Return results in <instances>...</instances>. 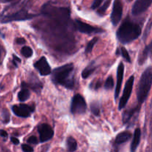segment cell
I'll return each instance as SVG.
<instances>
[{
  "instance_id": "cell-1",
  "label": "cell",
  "mask_w": 152,
  "mask_h": 152,
  "mask_svg": "<svg viewBox=\"0 0 152 152\" xmlns=\"http://www.w3.org/2000/svg\"><path fill=\"white\" fill-rule=\"evenodd\" d=\"M51 80L55 84L73 89L74 87V65L68 63L55 68L52 73Z\"/></svg>"
},
{
  "instance_id": "cell-2",
  "label": "cell",
  "mask_w": 152,
  "mask_h": 152,
  "mask_svg": "<svg viewBox=\"0 0 152 152\" xmlns=\"http://www.w3.org/2000/svg\"><path fill=\"white\" fill-rule=\"evenodd\" d=\"M141 28L138 24L127 19L117 30V38L123 44H128L137 39L141 35Z\"/></svg>"
},
{
  "instance_id": "cell-3",
  "label": "cell",
  "mask_w": 152,
  "mask_h": 152,
  "mask_svg": "<svg viewBox=\"0 0 152 152\" xmlns=\"http://www.w3.org/2000/svg\"><path fill=\"white\" fill-rule=\"evenodd\" d=\"M152 86V68L148 67L141 75L137 89V100L143 103L146 99Z\"/></svg>"
},
{
  "instance_id": "cell-4",
  "label": "cell",
  "mask_w": 152,
  "mask_h": 152,
  "mask_svg": "<svg viewBox=\"0 0 152 152\" xmlns=\"http://www.w3.org/2000/svg\"><path fill=\"white\" fill-rule=\"evenodd\" d=\"M87 109L86 100L80 94H75L73 97L71 105V112L73 114H85Z\"/></svg>"
},
{
  "instance_id": "cell-5",
  "label": "cell",
  "mask_w": 152,
  "mask_h": 152,
  "mask_svg": "<svg viewBox=\"0 0 152 152\" xmlns=\"http://www.w3.org/2000/svg\"><path fill=\"white\" fill-rule=\"evenodd\" d=\"M134 82V77L132 75L127 80V82L126 83V85H125L123 96L120 98V103H119V110H122L127 105L128 101H129V98H130L132 90H133Z\"/></svg>"
},
{
  "instance_id": "cell-6",
  "label": "cell",
  "mask_w": 152,
  "mask_h": 152,
  "mask_svg": "<svg viewBox=\"0 0 152 152\" xmlns=\"http://www.w3.org/2000/svg\"><path fill=\"white\" fill-rule=\"evenodd\" d=\"M35 16H37V15L28 13L25 10H22L16 12V13H13V14L9 15V16L4 17L2 19V20H1V22L2 23H7V22H13V21L27 20V19H33Z\"/></svg>"
},
{
  "instance_id": "cell-7",
  "label": "cell",
  "mask_w": 152,
  "mask_h": 152,
  "mask_svg": "<svg viewBox=\"0 0 152 152\" xmlns=\"http://www.w3.org/2000/svg\"><path fill=\"white\" fill-rule=\"evenodd\" d=\"M74 26H75L76 29L80 32L83 33V34H99V33L104 32V31L101 28H96L92 25H89V24L83 22L80 20H75L74 22Z\"/></svg>"
},
{
  "instance_id": "cell-8",
  "label": "cell",
  "mask_w": 152,
  "mask_h": 152,
  "mask_svg": "<svg viewBox=\"0 0 152 152\" xmlns=\"http://www.w3.org/2000/svg\"><path fill=\"white\" fill-rule=\"evenodd\" d=\"M123 16V4L121 0H114L113 4V10L111 15V23L114 26H117L121 20Z\"/></svg>"
},
{
  "instance_id": "cell-9",
  "label": "cell",
  "mask_w": 152,
  "mask_h": 152,
  "mask_svg": "<svg viewBox=\"0 0 152 152\" xmlns=\"http://www.w3.org/2000/svg\"><path fill=\"white\" fill-rule=\"evenodd\" d=\"M12 111L17 117L27 118L30 117L31 114L34 112V108L28 105H25V104H20V105H13L12 107Z\"/></svg>"
},
{
  "instance_id": "cell-10",
  "label": "cell",
  "mask_w": 152,
  "mask_h": 152,
  "mask_svg": "<svg viewBox=\"0 0 152 152\" xmlns=\"http://www.w3.org/2000/svg\"><path fill=\"white\" fill-rule=\"evenodd\" d=\"M38 132L39 134V139L41 142H47L53 137V131L51 126L46 123L39 125Z\"/></svg>"
},
{
  "instance_id": "cell-11",
  "label": "cell",
  "mask_w": 152,
  "mask_h": 152,
  "mask_svg": "<svg viewBox=\"0 0 152 152\" xmlns=\"http://www.w3.org/2000/svg\"><path fill=\"white\" fill-rule=\"evenodd\" d=\"M34 66L41 76H47L51 74V68L45 56H42L38 61H37Z\"/></svg>"
},
{
  "instance_id": "cell-12",
  "label": "cell",
  "mask_w": 152,
  "mask_h": 152,
  "mask_svg": "<svg viewBox=\"0 0 152 152\" xmlns=\"http://www.w3.org/2000/svg\"><path fill=\"white\" fill-rule=\"evenodd\" d=\"M152 4V0H136L132 7V14L138 16L144 13Z\"/></svg>"
},
{
  "instance_id": "cell-13",
  "label": "cell",
  "mask_w": 152,
  "mask_h": 152,
  "mask_svg": "<svg viewBox=\"0 0 152 152\" xmlns=\"http://www.w3.org/2000/svg\"><path fill=\"white\" fill-rule=\"evenodd\" d=\"M124 69L125 67L123 62H120L118 68H117V86H116L115 88V99H117L118 98L119 94L120 93V90H121L122 83H123V76H124Z\"/></svg>"
},
{
  "instance_id": "cell-14",
  "label": "cell",
  "mask_w": 152,
  "mask_h": 152,
  "mask_svg": "<svg viewBox=\"0 0 152 152\" xmlns=\"http://www.w3.org/2000/svg\"><path fill=\"white\" fill-rule=\"evenodd\" d=\"M152 54V41L145 48L143 49L142 52L140 53L139 57H138V63L140 65H142L146 60L148 59V58Z\"/></svg>"
},
{
  "instance_id": "cell-15",
  "label": "cell",
  "mask_w": 152,
  "mask_h": 152,
  "mask_svg": "<svg viewBox=\"0 0 152 152\" xmlns=\"http://www.w3.org/2000/svg\"><path fill=\"white\" fill-rule=\"evenodd\" d=\"M141 139V130L140 129H137L135 130L134 134L133 140H132V144H131V152H135L140 142Z\"/></svg>"
},
{
  "instance_id": "cell-16",
  "label": "cell",
  "mask_w": 152,
  "mask_h": 152,
  "mask_svg": "<svg viewBox=\"0 0 152 152\" xmlns=\"http://www.w3.org/2000/svg\"><path fill=\"white\" fill-rule=\"evenodd\" d=\"M132 137V134L129 132H121V133L118 134L117 136L116 137L115 139V143L117 145H121V144L126 142L128 140L131 139Z\"/></svg>"
},
{
  "instance_id": "cell-17",
  "label": "cell",
  "mask_w": 152,
  "mask_h": 152,
  "mask_svg": "<svg viewBox=\"0 0 152 152\" xmlns=\"http://www.w3.org/2000/svg\"><path fill=\"white\" fill-rule=\"evenodd\" d=\"M96 70V66H95V62L94 61L91 62L82 72V77L83 79H87L88 77H90L92 74Z\"/></svg>"
},
{
  "instance_id": "cell-18",
  "label": "cell",
  "mask_w": 152,
  "mask_h": 152,
  "mask_svg": "<svg viewBox=\"0 0 152 152\" xmlns=\"http://www.w3.org/2000/svg\"><path fill=\"white\" fill-rule=\"evenodd\" d=\"M67 148L68 152H74L77 148V142L72 137H68L66 141Z\"/></svg>"
},
{
  "instance_id": "cell-19",
  "label": "cell",
  "mask_w": 152,
  "mask_h": 152,
  "mask_svg": "<svg viewBox=\"0 0 152 152\" xmlns=\"http://www.w3.org/2000/svg\"><path fill=\"white\" fill-rule=\"evenodd\" d=\"M136 111H137V108H131V109H129L128 111H125L123 114V124H126V123H129V120L132 119V117H133V115L135 114Z\"/></svg>"
},
{
  "instance_id": "cell-20",
  "label": "cell",
  "mask_w": 152,
  "mask_h": 152,
  "mask_svg": "<svg viewBox=\"0 0 152 152\" xmlns=\"http://www.w3.org/2000/svg\"><path fill=\"white\" fill-rule=\"evenodd\" d=\"M30 97V91L28 88H22L18 94V99L20 102H25Z\"/></svg>"
},
{
  "instance_id": "cell-21",
  "label": "cell",
  "mask_w": 152,
  "mask_h": 152,
  "mask_svg": "<svg viewBox=\"0 0 152 152\" xmlns=\"http://www.w3.org/2000/svg\"><path fill=\"white\" fill-rule=\"evenodd\" d=\"M117 54L121 55V56H123V59H124L127 62H132V60H131L130 55H129V52L127 51V50H126L124 47H121L120 48H117Z\"/></svg>"
},
{
  "instance_id": "cell-22",
  "label": "cell",
  "mask_w": 152,
  "mask_h": 152,
  "mask_svg": "<svg viewBox=\"0 0 152 152\" xmlns=\"http://www.w3.org/2000/svg\"><path fill=\"white\" fill-rule=\"evenodd\" d=\"M91 112L96 117H99L100 114V104L98 101H94L91 103Z\"/></svg>"
},
{
  "instance_id": "cell-23",
  "label": "cell",
  "mask_w": 152,
  "mask_h": 152,
  "mask_svg": "<svg viewBox=\"0 0 152 152\" xmlns=\"http://www.w3.org/2000/svg\"><path fill=\"white\" fill-rule=\"evenodd\" d=\"M151 28H152V16L150 18L149 20H148V23H147L146 26H145V31H144V33H143V35H142V39H143L144 41H145V40H146V39L148 38V35H149L150 32H151Z\"/></svg>"
},
{
  "instance_id": "cell-24",
  "label": "cell",
  "mask_w": 152,
  "mask_h": 152,
  "mask_svg": "<svg viewBox=\"0 0 152 152\" xmlns=\"http://www.w3.org/2000/svg\"><path fill=\"white\" fill-rule=\"evenodd\" d=\"M98 40H99V38H98V37H94V38L92 39L88 43L87 45H86V53H89L92 51L95 45L96 44V42H98Z\"/></svg>"
},
{
  "instance_id": "cell-25",
  "label": "cell",
  "mask_w": 152,
  "mask_h": 152,
  "mask_svg": "<svg viewBox=\"0 0 152 152\" xmlns=\"http://www.w3.org/2000/svg\"><path fill=\"white\" fill-rule=\"evenodd\" d=\"M110 4H111V0H107V1L104 3L103 5L101 6V7L98 9L97 10L98 14L100 15V16H103V15L105 13V12H106L107 9H108V7H109Z\"/></svg>"
},
{
  "instance_id": "cell-26",
  "label": "cell",
  "mask_w": 152,
  "mask_h": 152,
  "mask_svg": "<svg viewBox=\"0 0 152 152\" xmlns=\"http://www.w3.org/2000/svg\"><path fill=\"white\" fill-rule=\"evenodd\" d=\"M21 53L25 56V58H29L32 56L33 55V50L28 46H25L21 49Z\"/></svg>"
},
{
  "instance_id": "cell-27",
  "label": "cell",
  "mask_w": 152,
  "mask_h": 152,
  "mask_svg": "<svg viewBox=\"0 0 152 152\" xmlns=\"http://www.w3.org/2000/svg\"><path fill=\"white\" fill-rule=\"evenodd\" d=\"M114 86V79L111 76H109V77L107 78L106 81H105V85H104V87L106 90H111L113 88Z\"/></svg>"
},
{
  "instance_id": "cell-28",
  "label": "cell",
  "mask_w": 152,
  "mask_h": 152,
  "mask_svg": "<svg viewBox=\"0 0 152 152\" xmlns=\"http://www.w3.org/2000/svg\"><path fill=\"white\" fill-rule=\"evenodd\" d=\"M2 117L3 122H4V123H9V121H10V114H9V112L6 109H3Z\"/></svg>"
},
{
  "instance_id": "cell-29",
  "label": "cell",
  "mask_w": 152,
  "mask_h": 152,
  "mask_svg": "<svg viewBox=\"0 0 152 152\" xmlns=\"http://www.w3.org/2000/svg\"><path fill=\"white\" fill-rule=\"evenodd\" d=\"M102 85L101 83V81H97V82H92L91 84L90 85V88H93L94 90H97L98 88H99Z\"/></svg>"
},
{
  "instance_id": "cell-30",
  "label": "cell",
  "mask_w": 152,
  "mask_h": 152,
  "mask_svg": "<svg viewBox=\"0 0 152 152\" xmlns=\"http://www.w3.org/2000/svg\"><path fill=\"white\" fill-rule=\"evenodd\" d=\"M103 1V0H94L93 3H92V5H91V8L92 9H96L99 7L102 2Z\"/></svg>"
},
{
  "instance_id": "cell-31",
  "label": "cell",
  "mask_w": 152,
  "mask_h": 152,
  "mask_svg": "<svg viewBox=\"0 0 152 152\" xmlns=\"http://www.w3.org/2000/svg\"><path fill=\"white\" fill-rule=\"evenodd\" d=\"M22 148L24 152H33L34 151V148L31 146H30L29 145H27V144H23L22 145Z\"/></svg>"
},
{
  "instance_id": "cell-32",
  "label": "cell",
  "mask_w": 152,
  "mask_h": 152,
  "mask_svg": "<svg viewBox=\"0 0 152 152\" xmlns=\"http://www.w3.org/2000/svg\"><path fill=\"white\" fill-rule=\"evenodd\" d=\"M28 142L30 144H37L38 143V140H37V138L35 136H31L28 138Z\"/></svg>"
},
{
  "instance_id": "cell-33",
  "label": "cell",
  "mask_w": 152,
  "mask_h": 152,
  "mask_svg": "<svg viewBox=\"0 0 152 152\" xmlns=\"http://www.w3.org/2000/svg\"><path fill=\"white\" fill-rule=\"evenodd\" d=\"M16 43L19 45H23L25 43V39L24 38H17L16 40Z\"/></svg>"
},
{
  "instance_id": "cell-34",
  "label": "cell",
  "mask_w": 152,
  "mask_h": 152,
  "mask_svg": "<svg viewBox=\"0 0 152 152\" xmlns=\"http://www.w3.org/2000/svg\"><path fill=\"white\" fill-rule=\"evenodd\" d=\"M13 64H14V65H15V66L17 67V63H16V62H21V59H19V57H17V56H15V55H13Z\"/></svg>"
},
{
  "instance_id": "cell-35",
  "label": "cell",
  "mask_w": 152,
  "mask_h": 152,
  "mask_svg": "<svg viewBox=\"0 0 152 152\" xmlns=\"http://www.w3.org/2000/svg\"><path fill=\"white\" fill-rule=\"evenodd\" d=\"M10 140H11V142H13L14 145H18V144L19 143V140H18L17 138H16V137H13L10 138Z\"/></svg>"
},
{
  "instance_id": "cell-36",
  "label": "cell",
  "mask_w": 152,
  "mask_h": 152,
  "mask_svg": "<svg viewBox=\"0 0 152 152\" xmlns=\"http://www.w3.org/2000/svg\"><path fill=\"white\" fill-rule=\"evenodd\" d=\"M0 136L2 137H7V133L4 130H0Z\"/></svg>"
},
{
  "instance_id": "cell-37",
  "label": "cell",
  "mask_w": 152,
  "mask_h": 152,
  "mask_svg": "<svg viewBox=\"0 0 152 152\" xmlns=\"http://www.w3.org/2000/svg\"><path fill=\"white\" fill-rule=\"evenodd\" d=\"M0 56H1V50H0Z\"/></svg>"
}]
</instances>
